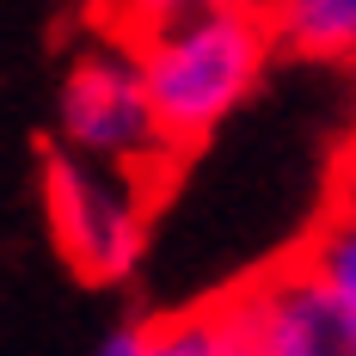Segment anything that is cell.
Listing matches in <instances>:
<instances>
[{"mask_svg": "<svg viewBox=\"0 0 356 356\" xmlns=\"http://www.w3.org/2000/svg\"><path fill=\"white\" fill-rule=\"evenodd\" d=\"M178 6H246V13H270L277 0H123V13H178Z\"/></svg>", "mask_w": 356, "mask_h": 356, "instance_id": "cell-9", "label": "cell"}, {"mask_svg": "<svg viewBox=\"0 0 356 356\" xmlns=\"http://www.w3.org/2000/svg\"><path fill=\"white\" fill-rule=\"evenodd\" d=\"M123 25L142 49L147 92L178 160H197L264 92L270 68L283 62L270 13H246V6L123 13Z\"/></svg>", "mask_w": 356, "mask_h": 356, "instance_id": "cell-1", "label": "cell"}, {"mask_svg": "<svg viewBox=\"0 0 356 356\" xmlns=\"http://www.w3.org/2000/svg\"><path fill=\"white\" fill-rule=\"evenodd\" d=\"M154 191L160 184L56 142L37 154V203L49 221V246L86 289H123L142 277L154 246Z\"/></svg>", "mask_w": 356, "mask_h": 356, "instance_id": "cell-3", "label": "cell"}, {"mask_svg": "<svg viewBox=\"0 0 356 356\" xmlns=\"http://www.w3.org/2000/svg\"><path fill=\"white\" fill-rule=\"evenodd\" d=\"M270 31L283 43V62L356 74V0H277Z\"/></svg>", "mask_w": 356, "mask_h": 356, "instance_id": "cell-5", "label": "cell"}, {"mask_svg": "<svg viewBox=\"0 0 356 356\" xmlns=\"http://www.w3.org/2000/svg\"><path fill=\"white\" fill-rule=\"evenodd\" d=\"M338 184H356V123L344 136V160H338Z\"/></svg>", "mask_w": 356, "mask_h": 356, "instance_id": "cell-10", "label": "cell"}, {"mask_svg": "<svg viewBox=\"0 0 356 356\" xmlns=\"http://www.w3.org/2000/svg\"><path fill=\"white\" fill-rule=\"evenodd\" d=\"M240 356H356V314L320 270L283 252L221 289Z\"/></svg>", "mask_w": 356, "mask_h": 356, "instance_id": "cell-4", "label": "cell"}, {"mask_svg": "<svg viewBox=\"0 0 356 356\" xmlns=\"http://www.w3.org/2000/svg\"><path fill=\"white\" fill-rule=\"evenodd\" d=\"M49 142L68 154H86V160H105V166H123L147 184H166L184 166L160 129V111H154V92L142 74V49L123 25V13L111 25H92L62 56Z\"/></svg>", "mask_w": 356, "mask_h": 356, "instance_id": "cell-2", "label": "cell"}, {"mask_svg": "<svg viewBox=\"0 0 356 356\" xmlns=\"http://www.w3.org/2000/svg\"><path fill=\"white\" fill-rule=\"evenodd\" d=\"M295 252L344 295V307L356 314V184H332V197L314 209V221L295 240Z\"/></svg>", "mask_w": 356, "mask_h": 356, "instance_id": "cell-6", "label": "cell"}, {"mask_svg": "<svg viewBox=\"0 0 356 356\" xmlns=\"http://www.w3.org/2000/svg\"><path fill=\"white\" fill-rule=\"evenodd\" d=\"M154 356H240L227 301L203 295V301H184V307L154 314Z\"/></svg>", "mask_w": 356, "mask_h": 356, "instance_id": "cell-7", "label": "cell"}, {"mask_svg": "<svg viewBox=\"0 0 356 356\" xmlns=\"http://www.w3.org/2000/svg\"><path fill=\"white\" fill-rule=\"evenodd\" d=\"M86 356H154V314H129L111 332H99V344Z\"/></svg>", "mask_w": 356, "mask_h": 356, "instance_id": "cell-8", "label": "cell"}]
</instances>
